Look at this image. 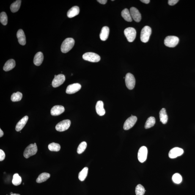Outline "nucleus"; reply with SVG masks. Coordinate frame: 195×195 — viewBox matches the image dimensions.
I'll use <instances>...</instances> for the list:
<instances>
[{
	"label": "nucleus",
	"mask_w": 195,
	"mask_h": 195,
	"mask_svg": "<svg viewBox=\"0 0 195 195\" xmlns=\"http://www.w3.org/2000/svg\"><path fill=\"white\" fill-rule=\"evenodd\" d=\"M17 37L18 42L20 45L24 46L26 44V36L23 30L19 29L17 33Z\"/></svg>",
	"instance_id": "dca6fc26"
},
{
	"label": "nucleus",
	"mask_w": 195,
	"mask_h": 195,
	"mask_svg": "<svg viewBox=\"0 0 195 195\" xmlns=\"http://www.w3.org/2000/svg\"><path fill=\"white\" fill-rule=\"evenodd\" d=\"M65 111L64 107L60 105H56L53 107L51 110V114L52 116H58L62 114Z\"/></svg>",
	"instance_id": "2eb2a0df"
},
{
	"label": "nucleus",
	"mask_w": 195,
	"mask_h": 195,
	"mask_svg": "<svg viewBox=\"0 0 195 195\" xmlns=\"http://www.w3.org/2000/svg\"><path fill=\"white\" fill-rule=\"evenodd\" d=\"M4 132L2 131V130H1V129H0V137H1L4 136Z\"/></svg>",
	"instance_id": "ea45409f"
},
{
	"label": "nucleus",
	"mask_w": 195,
	"mask_h": 195,
	"mask_svg": "<svg viewBox=\"0 0 195 195\" xmlns=\"http://www.w3.org/2000/svg\"><path fill=\"white\" fill-rule=\"evenodd\" d=\"M10 195H20L19 194H11Z\"/></svg>",
	"instance_id": "a19ab883"
},
{
	"label": "nucleus",
	"mask_w": 195,
	"mask_h": 195,
	"mask_svg": "<svg viewBox=\"0 0 195 195\" xmlns=\"http://www.w3.org/2000/svg\"><path fill=\"white\" fill-rule=\"evenodd\" d=\"M21 178L19 175V174L17 173L14 174L12 181V183L15 186H18L21 184Z\"/></svg>",
	"instance_id": "c756f323"
},
{
	"label": "nucleus",
	"mask_w": 195,
	"mask_h": 195,
	"mask_svg": "<svg viewBox=\"0 0 195 195\" xmlns=\"http://www.w3.org/2000/svg\"><path fill=\"white\" fill-rule=\"evenodd\" d=\"M140 1L146 4H149L150 2V0H141Z\"/></svg>",
	"instance_id": "58836bf2"
},
{
	"label": "nucleus",
	"mask_w": 195,
	"mask_h": 195,
	"mask_svg": "<svg viewBox=\"0 0 195 195\" xmlns=\"http://www.w3.org/2000/svg\"><path fill=\"white\" fill-rule=\"evenodd\" d=\"M126 85L129 89H134L136 84V80L134 76L131 73H127L125 77Z\"/></svg>",
	"instance_id": "0eeeda50"
},
{
	"label": "nucleus",
	"mask_w": 195,
	"mask_h": 195,
	"mask_svg": "<svg viewBox=\"0 0 195 195\" xmlns=\"http://www.w3.org/2000/svg\"><path fill=\"white\" fill-rule=\"evenodd\" d=\"M179 39L175 36H168L164 39V43L166 46L169 48H174L178 44Z\"/></svg>",
	"instance_id": "20e7f679"
},
{
	"label": "nucleus",
	"mask_w": 195,
	"mask_h": 195,
	"mask_svg": "<svg viewBox=\"0 0 195 195\" xmlns=\"http://www.w3.org/2000/svg\"><path fill=\"white\" fill-rule=\"evenodd\" d=\"M37 147L36 143L31 144L27 147L23 152V156L28 159L33 155H35L37 152Z\"/></svg>",
	"instance_id": "f03ea898"
},
{
	"label": "nucleus",
	"mask_w": 195,
	"mask_h": 195,
	"mask_svg": "<svg viewBox=\"0 0 195 195\" xmlns=\"http://www.w3.org/2000/svg\"><path fill=\"white\" fill-rule=\"evenodd\" d=\"M159 117L160 122L163 124L167 123L168 117L167 114L166 110L164 108H162L159 112Z\"/></svg>",
	"instance_id": "5701e85b"
},
{
	"label": "nucleus",
	"mask_w": 195,
	"mask_h": 195,
	"mask_svg": "<svg viewBox=\"0 0 195 195\" xmlns=\"http://www.w3.org/2000/svg\"><path fill=\"white\" fill-rule=\"evenodd\" d=\"M124 34L126 37L127 40L130 42H133L136 38V31L134 28L128 27L125 29Z\"/></svg>",
	"instance_id": "423d86ee"
},
{
	"label": "nucleus",
	"mask_w": 195,
	"mask_h": 195,
	"mask_svg": "<svg viewBox=\"0 0 195 195\" xmlns=\"http://www.w3.org/2000/svg\"><path fill=\"white\" fill-rule=\"evenodd\" d=\"M87 143L86 142L84 141V142H82L78 146V149H77L78 153V154L83 153L87 147Z\"/></svg>",
	"instance_id": "72a5a7b5"
},
{
	"label": "nucleus",
	"mask_w": 195,
	"mask_h": 195,
	"mask_svg": "<svg viewBox=\"0 0 195 195\" xmlns=\"http://www.w3.org/2000/svg\"><path fill=\"white\" fill-rule=\"evenodd\" d=\"M48 148L49 150L52 152H58L60 150V146L57 143L53 142L49 144Z\"/></svg>",
	"instance_id": "7c9ffc66"
},
{
	"label": "nucleus",
	"mask_w": 195,
	"mask_h": 195,
	"mask_svg": "<svg viewBox=\"0 0 195 195\" xmlns=\"http://www.w3.org/2000/svg\"><path fill=\"white\" fill-rule=\"evenodd\" d=\"M54 79H53L52 85L53 87L57 88L63 84L65 81V78L64 75L59 74L58 75H55Z\"/></svg>",
	"instance_id": "1a4fd4ad"
},
{
	"label": "nucleus",
	"mask_w": 195,
	"mask_h": 195,
	"mask_svg": "<svg viewBox=\"0 0 195 195\" xmlns=\"http://www.w3.org/2000/svg\"><path fill=\"white\" fill-rule=\"evenodd\" d=\"M88 168L85 167L78 174V179L81 181H84L88 175Z\"/></svg>",
	"instance_id": "bb28decb"
},
{
	"label": "nucleus",
	"mask_w": 195,
	"mask_h": 195,
	"mask_svg": "<svg viewBox=\"0 0 195 195\" xmlns=\"http://www.w3.org/2000/svg\"><path fill=\"white\" fill-rule=\"evenodd\" d=\"M132 18L136 22H139L141 20V15L139 11L136 8L132 7L130 9Z\"/></svg>",
	"instance_id": "4468645a"
},
{
	"label": "nucleus",
	"mask_w": 195,
	"mask_h": 195,
	"mask_svg": "<svg viewBox=\"0 0 195 195\" xmlns=\"http://www.w3.org/2000/svg\"><path fill=\"white\" fill-rule=\"evenodd\" d=\"M28 120V117L27 116H26L19 121L16 126L15 129L16 131L17 132L21 131L26 125Z\"/></svg>",
	"instance_id": "6ab92c4d"
},
{
	"label": "nucleus",
	"mask_w": 195,
	"mask_h": 195,
	"mask_svg": "<svg viewBox=\"0 0 195 195\" xmlns=\"http://www.w3.org/2000/svg\"><path fill=\"white\" fill-rule=\"evenodd\" d=\"M50 177V174L48 173L44 172L42 173L38 176L36 180L37 183H41L46 181Z\"/></svg>",
	"instance_id": "393cba45"
},
{
	"label": "nucleus",
	"mask_w": 195,
	"mask_h": 195,
	"mask_svg": "<svg viewBox=\"0 0 195 195\" xmlns=\"http://www.w3.org/2000/svg\"><path fill=\"white\" fill-rule=\"evenodd\" d=\"M83 59L91 62H98L100 60V57L98 54L92 52L85 53L83 56Z\"/></svg>",
	"instance_id": "39448f33"
},
{
	"label": "nucleus",
	"mask_w": 195,
	"mask_h": 195,
	"mask_svg": "<svg viewBox=\"0 0 195 195\" xmlns=\"http://www.w3.org/2000/svg\"><path fill=\"white\" fill-rule=\"evenodd\" d=\"M15 61L13 59H9L6 63L3 69L5 71L7 72L12 70L15 67Z\"/></svg>",
	"instance_id": "412c9836"
},
{
	"label": "nucleus",
	"mask_w": 195,
	"mask_h": 195,
	"mask_svg": "<svg viewBox=\"0 0 195 195\" xmlns=\"http://www.w3.org/2000/svg\"><path fill=\"white\" fill-rule=\"evenodd\" d=\"M21 1L18 0L11 4L10 6L11 11L13 13H15L18 11L21 6Z\"/></svg>",
	"instance_id": "a878e982"
},
{
	"label": "nucleus",
	"mask_w": 195,
	"mask_h": 195,
	"mask_svg": "<svg viewBox=\"0 0 195 195\" xmlns=\"http://www.w3.org/2000/svg\"><path fill=\"white\" fill-rule=\"evenodd\" d=\"M155 119L154 117H149L147 119L144 128L147 129L151 128L155 125Z\"/></svg>",
	"instance_id": "cd10ccee"
},
{
	"label": "nucleus",
	"mask_w": 195,
	"mask_h": 195,
	"mask_svg": "<svg viewBox=\"0 0 195 195\" xmlns=\"http://www.w3.org/2000/svg\"><path fill=\"white\" fill-rule=\"evenodd\" d=\"M147 149L146 146H143L140 147L138 153V160L141 163H144L147 159Z\"/></svg>",
	"instance_id": "9b49d317"
},
{
	"label": "nucleus",
	"mask_w": 195,
	"mask_h": 195,
	"mask_svg": "<svg viewBox=\"0 0 195 195\" xmlns=\"http://www.w3.org/2000/svg\"><path fill=\"white\" fill-rule=\"evenodd\" d=\"M172 180L174 183L177 184H180L182 181V177L178 173H176L173 175Z\"/></svg>",
	"instance_id": "f704fd0d"
},
{
	"label": "nucleus",
	"mask_w": 195,
	"mask_h": 195,
	"mask_svg": "<svg viewBox=\"0 0 195 195\" xmlns=\"http://www.w3.org/2000/svg\"><path fill=\"white\" fill-rule=\"evenodd\" d=\"M43 55L41 52H39L36 53L33 60L34 64L38 66H40L43 62Z\"/></svg>",
	"instance_id": "a211bd4d"
},
{
	"label": "nucleus",
	"mask_w": 195,
	"mask_h": 195,
	"mask_svg": "<svg viewBox=\"0 0 195 195\" xmlns=\"http://www.w3.org/2000/svg\"><path fill=\"white\" fill-rule=\"evenodd\" d=\"M145 191L144 187L141 184L138 185L135 189V192L136 195H144Z\"/></svg>",
	"instance_id": "2f4dec72"
},
{
	"label": "nucleus",
	"mask_w": 195,
	"mask_h": 195,
	"mask_svg": "<svg viewBox=\"0 0 195 195\" xmlns=\"http://www.w3.org/2000/svg\"><path fill=\"white\" fill-rule=\"evenodd\" d=\"M80 12L79 7L77 6H75L69 9L67 12V16L69 18H71L78 15Z\"/></svg>",
	"instance_id": "4be33fe9"
},
{
	"label": "nucleus",
	"mask_w": 195,
	"mask_h": 195,
	"mask_svg": "<svg viewBox=\"0 0 195 195\" xmlns=\"http://www.w3.org/2000/svg\"><path fill=\"white\" fill-rule=\"evenodd\" d=\"M0 21L4 26H6L8 23V17L6 12H3L0 14Z\"/></svg>",
	"instance_id": "473e14b6"
},
{
	"label": "nucleus",
	"mask_w": 195,
	"mask_h": 195,
	"mask_svg": "<svg viewBox=\"0 0 195 195\" xmlns=\"http://www.w3.org/2000/svg\"><path fill=\"white\" fill-rule=\"evenodd\" d=\"M5 158V154L4 151L2 150H0V161H2Z\"/></svg>",
	"instance_id": "c9c22d12"
},
{
	"label": "nucleus",
	"mask_w": 195,
	"mask_h": 195,
	"mask_svg": "<svg viewBox=\"0 0 195 195\" xmlns=\"http://www.w3.org/2000/svg\"><path fill=\"white\" fill-rule=\"evenodd\" d=\"M81 88V85L78 83L70 85L67 86L66 93L68 94H74L80 90Z\"/></svg>",
	"instance_id": "ddd939ff"
},
{
	"label": "nucleus",
	"mask_w": 195,
	"mask_h": 195,
	"mask_svg": "<svg viewBox=\"0 0 195 195\" xmlns=\"http://www.w3.org/2000/svg\"><path fill=\"white\" fill-rule=\"evenodd\" d=\"M183 153V149L180 148L176 147L174 148L169 151V155L170 158L174 159L180 156Z\"/></svg>",
	"instance_id": "f8f14e48"
},
{
	"label": "nucleus",
	"mask_w": 195,
	"mask_h": 195,
	"mask_svg": "<svg viewBox=\"0 0 195 195\" xmlns=\"http://www.w3.org/2000/svg\"><path fill=\"white\" fill-rule=\"evenodd\" d=\"M71 122L69 120H65L61 121L56 125V128L59 132H63L66 130L70 127Z\"/></svg>",
	"instance_id": "6e6552de"
},
{
	"label": "nucleus",
	"mask_w": 195,
	"mask_h": 195,
	"mask_svg": "<svg viewBox=\"0 0 195 195\" xmlns=\"http://www.w3.org/2000/svg\"><path fill=\"white\" fill-rule=\"evenodd\" d=\"M74 40L71 38L65 39L63 42L61 46V51L63 53H66L71 50L74 46Z\"/></svg>",
	"instance_id": "f257e3e1"
},
{
	"label": "nucleus",
	"mask_w": 195,
	"mask_h": 195,
	"mask_svg": "<svg viewBox=\"0 0 195 195\" xmlns=\"http://www.w3.org/2000/svg\"><path fill=\"white\" fill-rule=\"evenodd\" d=\"M97 1H98L100 4H106L107 1V0H98Z\"/></svg>",
	"instance_id": "4c0bfd02"
},
{
	"label": "nucleus",
	"mask_w": 195,
	"mask_h": 195,
	"mask_svg": "<svg viewBox=\"0 0 195 195\" xmlns=\"http://www.w3.org/2000/svg\"><path fill=\"white\" fill-rule=\"evenodd\" d=\"M178 0H169L168 1V4L170 6H174L178 2Z\"/></svg>",
	"instance_id": "e433bc0d"
},
{
	"label": "nucleus",
	"mask_w": 195,
	"mask_h": 195,
	"mask_svg": "<svg viewBox=\"0 0 195 195\" xmlns=\"http://www.w3.org/2000/svg\"><path fill=\"white\" fill-rule=\"evenodd\" d=\"M152 33V29L150 27L148 26H144L141 30L140 39L141 41L146 43L148 41Z\"/></svg>",
	"instance_id": "7ed1b4c3"
},
{
	"label": "nucleus",
	"mask_w": 195,
	"mask_h": 195,
	"mask_svg": "<svg viewBox=\"0 0 195 195\" xmlns=\"http://www.w3.org/2000/svg\"><path fill=\"white\" fill-rule=\"evenodd\" d=\"M110 32L109 28L105 26L102 28L100 34V38L102 41H106L108 38Z\"/></svg>",
	"instance_id": "aec40b11"
},
{
	"label": "nucleus",
	"mask_w": 195,
	"mask_h": 195,
	"mask_svg": "<svg viewBox=\"0 0 195 195\" xmlns=\"http://www.w3.org/2000/svg\"><path fill=\"white\" fill-rule=\"evenodd\" d=\"M13 194V193H12V192H11V193H10V195H11V194Z\"/></svg>",
	"instance_id": "79ce46f5"
},
{
	"label": "nucleus",
	"mask_w": 195,
	"mask_h": 195,
	"mask_svg": "<svg viewBox=\"0 0 195 195\" xmlns=\"http://www.w3.org/2000/svg\"><path fill=\"white\" fill-rule=\"evenodd\" d=\"M95 109L97 114L100 116L104 115L106 112L104 108L103 102L101 100L97 102L96 105Z\"/></svg>",
	"instance_id": "f3484780"
},
{
	"label": "nucleus",
	"mask_w": 195,
	"mask_h": 195,
	"mask_svg": "<svg viewBox=\"0 0 195 195\" xmlns=\"http://www.w3.org/2000/svg\"><path fill=\"white\" fill-rule=\"evenodd\" d=\"M22 97V94L21 93L18 92L12 94L11 99L12 102H18L21 100Z\"/></svg>",
	"instance_id": "c85d7f7f"
},
{
	"label": "nucleus",
	"mask_w": 195,
	"mask_h": 195,
	"mask_svg": "<svg viewBox=\"0 0 195 195\" xmlns=\"http://www.w3.org/2000/svg\"><path fill=\"white\" fill-rule=\"evenodd\" d=\"M121 15L125 21L128 22L132 21V18L131 14L128 9H123L122 11Z\"/></svg>",
	"instance_id": "b1692460"
},
{
	"label": "nucleus",
	"mask_w": 195,
	"mask_h": 195,
	"mask_svg": "<svg viewBox=\"0 0 195 195\" xmlns=\"http://www.w3.org/2000/svg\"><path fill=\"white\" fill-rule=\"evenodd\" d=\"M137 118L136 116H131L129 117L124 122L123 128L125 130H128L132 128L137 121Z\"/></svg>",
	"instance_id": "9d476101"
}]
</instances>
